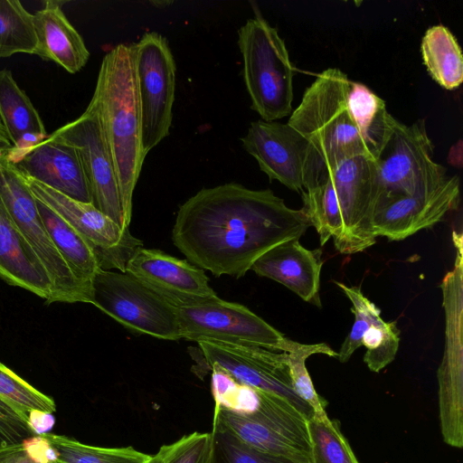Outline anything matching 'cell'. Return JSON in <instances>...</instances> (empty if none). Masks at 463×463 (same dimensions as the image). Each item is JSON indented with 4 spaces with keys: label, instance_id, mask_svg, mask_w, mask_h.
<instances>
[{
    "label": "cell",
    "instance_id": "obj_7",
    "mask_svg": "<svg viewBox=\"0 0 463 463\" xmlns=\"http://www.w3.org/2000/svg\"><path fill=\"white\" fill-rule=\"evenodd\" d=\"M433 152L423 119L405 125L395 118L374 159L373 203L387 195H420L437 189L447 176Z\"/></svg>",
    "mask_w": 463,
    "mask_h": 463
},
{
    "label": "cell",
    "instance_id": "obj_9",
    "mask_svg": "<svg viewBox=\"0 0 463 463\" xmlns=\"http://www.w3.org/2000/svg\"><path fill=\"white\" fill-rule=\"evenodd\" d=\"M182 338L288 352L291 339L243 305L214 296L176 307Z\"/></svg>",
    "mask_w": 463,
    "mask_h": 463
},
{
    "label": "cell",
    "instance_id": "obj_10",
    "mask_svg": "<svg viewBox=\"0 0 463 463\" xmlns=\"http://www.w3.org/2000/svg\"><path fill=\"white\" fill-rule=\"evenodd\" d=\"M146 155L169 135L175 90V62L165 36L147 32L134 44Z\"/></svg>",
    "mask_w": 463,
    "mask_h": 463
},
{
    "label": "cell",
    "instance_id": "obj_14",
    "mask_svg": "<svg viewBox=\"0 0 463 463\" xmlns=\"http://www.w3.org/2000/svg\"><path fill=\"white\" fill-rule=\"evenodd\" d=\"M72 146L80 157L91 194L92 204L123 229L126 224L117 176L101 131L95 107L52 133Z\"/></svg>",
    "mask_w": 463,
    "mask_h": 463
},
{
    "label": "cell",
    "instance_id": "obj_37",
    "mask_svg": "<svg viewBox=\"0 0 463 463\" xmlns=\"http://www.w3.org/2000/svg\"><path fill=\"white\" fill-rule=\"evenodd\" d=\"M27 455L35 463H57L58 452L47 434L33 435L21 443Z\"/></svg>",
    "mask_w": 463,
    "mask_h": 463
},
{
    "label": "cell",
    "instance_id": "obj_18",
    "mask_svg": "<svg viewBox=\"0 0 463 463\" xmlns=\"http://www.w3.org/2000/svg\"><path fill=\"white\" fill-rule=\"evenodd\" d=\"M30 177L72 199L92 203L90 187L76 149L52 134L14 165Z\"/></svg>",
    "mask_w": 463,
    "mask_h": 463
},
{
    "label": "cell",
    "instance_id": "obj_13",
    "mask_svg": "<svg viewBox=\"0 0 463 463\" xmlns=\"http://www.w3.org/2000/svg\"><path fill=\"white\" fill-rule=\"evenodd\" d=\"M322 178L327 179L331 185L343 222V237L336 250L353 254L373 245L376 241L372 230L376 192L374 159L364 155L349 157Z\"/></svg>",
    "mask_w": 463,
    "mask_h": 463
},
{
    "label": "cell",
    "instance_id": "obj_19",
    "mask_svg": "<svg viewBox=\"0 0 463 463\" xmlns=\"http://www.w3.org/2000/svg\"><path fill=\"white\" fill-rule=\"evenodd\" d=\"M320 250H307L299 239L285 241L261 255L251 266L256 274L281 283L304 301L321 307Z\"/></svg>",
    "mask_w": 463,
    "mask_h": 463
},
{
    "label": "cell",
    "instance_id": "obj_24",
    "mask_svg": "<svg viewBox=\"0 0 463 463\" xmlns=\"http://www.w3.org/2000/svg\"><path fill=\"white\" fill-rule=\"evenodd\" d=\"M423 62L431 78L446 90L463 80V55L457 38L443 24L428 28L420 44Z\"/></svg>",
    "mask_w": 463,
    "mask_h": 463
},
{
    "label": "cell",
    "instance_id": "obj_8",
    "mask_svg": "<svg viewBox=\"0 0 463 463\" xmlns=\"http://www.w3.org/2000/svg\"><path fill=\"white\" fill-rule=\"evenodd\" d=\"M90 303L134 332L182 338L176 307L127 272L99 269L91 280Z\"/></svg>",
    "mask_w": 463,
    "mask_h": 463
},
{
    "label": "cell",
    "instance_id": "obj_35",
    "mask_svg": "<svg viewBox=\"0 0 463 463\" xmlns=\"http://www.w3.org/2000/svg\"><path fill=\"white\" fill-rule=\"evenodd\" d=\"M211 432H193L173 443L163 445L148 463H211Z\"/></svg>",
    "mask_w": 463,
    "mask_h": 463
},
{
    "label": "cell",
    "instance_id": "obj_21",
    "mask_svg": "<svg viewBox=\"0 0 463 463\" xmlns=\"http://www.w3.org/2000/svg\"><path fill=\"white\" fill-rule=\"evenodd\" d=\"M0 278L45 299L52 297L49 275L22 236L0 196Z\"/></svg>",
    "mask_w": 463,
    "mask_h": 463
},
{
    "label": "cell",
    "instance_id": "obj_26",
    "mask_svg": "<svg viewBox=\"0 0 463 463\" xmlns=\"http://www.w3.org/2000/svg\"><path fill=\"white\" fill-rule=\"evenodd\" d=\"M0 120L14 145L25 134L48 135L39 112L10 70H0Z\"/></svg>",
    "mask_w": 463,
    "mask_h": 463
},
{
    "label": "cell",
    "instance_id": "obj_12",
    "mask_svg": "<svg viewBox=\"0 0 463 463\" xmlns=\"http://www.w3.org/2000/svg\"><path fill=\"white\" fill-rule=\"evenodd\" d=\"M24 179L35 198L45 203L93 247L101 269L125 272L134 251L143 245L92 203L72 199L30 177Z\"/></svg>",
    "mask_w": 463,
    "mask_h": 463
},
{
    "label": "cell",
    "instance_id": "obj_29",
    "mask_svg": "<svg viewBox=\"0 0 463 463\" xmlns=\"http://www.w3.org/2000/svg\"><path fill=\"white\" fill-rule=\"evenodd\" d=\"M287 354L294 392L313 410L314 417L319 419L326 417L327 402L316 392L306 367V361L312 354H320L337 357V353L326 343L308 345L291 340Z\"/></svg>",
    "mask_w": 463,
    "mask_h": 463
},
{
    "label": "cell",
    "instance_id": "obj_15",
    "mask_svg": "<svg viewBox=\"0 0 463 463\" xmlns=\"http://www.w3.org/2000/svg\"><path fill=\"white\" fill-rule=\"evenodd\" d=\"M459 203V178L447 177L434 191L420 195H387L373 206L372 230L382 236L401 241L430 228Z\"/></svg>",
    "mask_w": 463,
    "mask_h": 463
},
{
    "label": "cell",
    "instance_id": "obj_1",
    "mask_svg": "<svg viewBox=\"0 0 463 463\" xmlns=\"http://www.w3.org/2000/svg\"><path fill=\"white\" fill-rule=\"evenodd\" d=\"M310 226L302 209L269 190L229 183L203 188L179 208L175 246L193 265L216 277H243L274 246L299 239Z\"/></svg>",
    "mask_w": 463,
    "mask_h": 463
},
{
    "label": "cell",
    "instance_id": "obj_4",
    "mask_svg": "<svg viewBox=\"0 0 463 463\" xmlns=\"http://www.w3.org/2000/svg\"><path fill=\"white\" fill-rule=\"evenodd\" d=\"M238 36L251 109L265 121L288 116L292 110L294 71L284 40L260 14L248 19Z\"/></svg>",
    "mask_w": 463,
    "mask_h": 463
},
{
    "label": "cell",
    "instance_id": "obj_25",
    "mask_svg": "<svg viewBox=\"0 0 463 463\" xmlns=\"http://www.w3.org/2000/svg\"><path fill=\"white\" fill-rule=\"evenodd\" d=\"M349 112L375 159L393 120L385 102L367 86L351 80L346 96Z\"/></svg>",
    "mask_w": 463,
    "mask_h": 463
},
{
    "label": "cell",
    "instance_id": "obj_5",
    "mask_svg": "<svg viewBox=\"0 0 463 463\" xmlns=\"http://www.w3.org/2000/svg\"><path fill=\"white\" fill-rule=\"evenodd\" d=\"M258 403L248 413L214 409L213 426L228 431L259 451L288 458L298 463H310L305 417L279 396L261 390H258Z\"/></svg>",
    "mask_w": 463,
    "mask_h": 463
},
{
    "label": "cell",
    "instance_id": "obj_34",
    "mask_svg": "<svg viewBox=\"0 0 463 463\" xmlns=\"http://www.w3.org/2000/svg\"><path fill=\"white\" fill-rule=\"evenodd\" d=\"M211 463H298L291 458L254 449L228 431L213 426Z\"/></svg>",
    "mask_w": 463,
    "mask_h": 463
},
{
    "label": "cell",
    "instance_id": "obj_2",
    "mask_svg": "<svg viewBox=\"0 0 463 463\" xmlns=\"http://www.w3.org/2000/svg\"><path fill=\"white\" fill-rule=\"evenodd\" d=\"M90 103L96 109L110 155L126 224L131 221L133 194L146 154L134 44L120 43L102 59Z\"/></svg>",
    "mask_w": 463,
    "mask_h": 463
},
{
    "label": "cell",
    "instance_id": "obj_20",
    "mask_svg": "<svg viewBox=\"0 0 463 463\" xmlns=\"http://www.w3.org/2000/svg\"><path fill=\"white\" fill-rule=\"evenodd\" d=\"M64 2L48 0L33 14L37 36L35 55L55 62L69 73L80 71L88 62L90 52L81 35L62 11Z\"/></svg>",
    "mask_w": 463,
    "mask_h": 463
},
{
    "label": "cell",
    "instance_id": "obj_31",
    "mask_svg": "<svg viewBox=\"0 0 463 463\" xmlns=\"http://www.w3.org/2000/svg\"><path fill=\"white\" fill-rule=\"evenodd\" d=\"M0 399L17 411L27 422V413L39 410L53 413L54 401L0 362Z\"/></svg>",
    "mask_w": 463,
    "mask_h": 463
},
{
    "label": "cell",
    "instance_id": "obj_28",
    "mask_svg": "<svg viewBox=\"0 0 463 463\" xmlns=\"http://www.w3.org/2000/svg\"><path fill=\"white\" fill-rule=\"evenodd\" d=\"M58 452L57 463H148L150 456L132 447L103 448L46 433Z\"/></svg>",
    "mask_w": 463,
    "mask_h": 463
},
{
    "label": "cell",
    "instance_id": "obj_39",
    "mask_svg": "<svg viewBox=\"0 0 463 463\" xmlns=\"http://www.w3.org/2000/svg\"><path fill=\"white\" fill-rule=\"evenodd\" d=\"M0 463H35L24 451L21 443L0 449Z\"/></svg>",
    "mask_w": 463,
    "mask_h": 463
},
{
    "label": "cell",
    "instance_id": "obj_6",
    "mask_svg": "<svg viewBox=\"0 0 463 463\" xmlns=\"http://www.w3.org/2000/svg\"><path fill=\"white\" fill-rule=\"evenodd\" d=\"M4 155L0 156V196L22 236L49 275L52 297L48 303H90L91 285L80 281L72 274L43 224L36 198L24 175Z\"/></svg>",
    "mask_w": 463,
    "mask_h": 463
},
{
    "label": "cell",
    "instance_id": "obj_33",
    "mask_svg": "<svg viewBox=\"0 0 463 463\" xmlns=\"http://www.w3.org/2000/svg\"><path fill=\"white\" fill-rule=\"evenodd\" d=\"M335 283L350 299L351 310L354 316L352 329L337 353L338 360L341 363H345L362 345V337L365 330L381 318V310L363 294L360 287H347L338 281H335Z\"/></svg>",
    "mask_w": 463,
    "mask_h": 463
},
{
    "label": "cell",
    "instance_id": "obj_17",
    "mask_svg": "<svg viewBox=\"0 0 463 463\" xmlns=\"http://www.w3.org/2000/svg\"><path fill=\"white\" fill-rule=\"evenodd\" d=\"M241 140L270 180L296 192L304 191L307 142L296 129L288 123L260 119L250 123Z\"/></svg>",
    "mask_w": 463,
    "mask_h": 463
},
{
    "label": "cell",
    "instance_id": "obj_11",
    "mask_svg": "<svg viewBox=\"0 0 463 463\" xmlns=\"http://www.w3.org/2000/svg\"><path fill=\"white\" fill-rule=\"evenodd\" d=\"M208 368L220 370L239 383L286 400L307 420L313 410L294 392L288 354L260 346L198 342Z\"/></svg>",
    "mask_w": 463,
    "mask_h": 463
},
{
    "label": "cell",
    "instance_id": "obj_27",
    "mask_svg": "<svg viewBox=\"0 0 463 463\" xmlns=\"http://www.w3.org/2000/svg\"><path fill=\"white\" fill-rule=\"evenodd\" d=\"M36 49L33 14L18 0H0V58L35 54Z\"/></svg>",
    "mask_w": 463,
    "mask_h": 463
},
{
    "label": "cell",
    "instance_id": "obj_38",
    "mask_svg": "<svg viewBox=\"0 0 463 463\" xmlns=\"http://www.w3.org/2000/svg\"><path fill=\"white\" fill-rule=\"evenodd\" d=\"M54 422V417L51 412L32 410L27 413V424L34 435L50 433Z\"/></svg>",
    "mask_w": 463,
    "mask_h": 463
},
{
    "label": "cell",
    "instance_id": "obj_22",
    "mask_svg": "<svg viewBox=\"0 0 463 463\" xmlns=\"http://www.w3.org/2000/svg\"><path fill=\"white\" fill-rule=\"evenodd\" d=\"M462 347L447 345L438 370L440 429L446 444L463 447Z\"/></svg>",
    "mask_w": 463,
    "mask_h": 463
},
{
    "label": "cell",
    "instance_id": "obj_32",
    "mask_svg": "<svg viewBox=\"0 0 463 463\" xmlns=\"http://www.w3.org/2000/svg\"><path fill=\"white\" fill-rule=\"evenodd\" d=\"M399 344L400 330L396 323L379 318L362 337V345L366 347L364 363L372 372L379 373L394 360Z\"/></svg>",
    "mask_w": 463,
    "mask_h": 463
},
{
    "label": "cell",
    "instance_id": "obj_16",
    "mask_svg": "<svg viewBox=\"0 0 463 463\" xmlns=\"http://www.w3.org/2000/svg\"><path fill=\"white\" fill-rule=\"evenodd\" d=\"M125 272L175 307L216 296L203 269L159 250L137 248Z\"/></svg>",
    "mask_w": 463,
    "mask_h": 463
},
{
    "label": "cell",
    "instance_id": "obj_30",
    "mask_svg": "<svg viewBox=\"0 0 463 463\" xmlns=\"http://www.w3.org/2000/svg\"><path fill=\"white\" fill-rule=\"evenodd\" d=\"M307 431L310 463H359L338 420L313 416L307 420Z\"/></svg>",
    "mask_w": 463,
    "mask_h": 463
},
{
    "label": "cell",
    "instance_id": "obj_3",
    "mask_svg": "<svg viewBox=\"0 0 463 463\" xmlns=\"http://www.w3.org/2000/svg\"><path fill=\"white\" fill-rule=\"evenodd\" d=\"M350 81L336 68L323 71L289 117L288 124L307 142L304 190L345 159L359 155L373 158L347 107Z\"/></svg>",
    "mask_w": 463,
    "mask_h": 463
},
{
    "label": "cell",
    "instance_id": "obj_36",
    "mask_svg": "<svg viewBox=\"0 0 463 463\" xmlns=\"http://www.w3.org/2000/svg\"><path fill=\"white\" fill-rule=\"evenodd\" d=\"M33 435L26 420L0 399V449L20 444Z\"/></svg>",
    "mask_w": 463,
    "mask_h": 463
},
{
    "label": "cell",
    "instance_id": "obj_40",
    "mask_svg": "<svg viewBox=\"0 0 463 463\" xmlns=\"http://www.w3.org/2000/svg\"><path fill=\"white\" fill-rule=\"evenodd\" d=\"M12 146L13 145L0 120V156L5 154L12 147Z\"/></svg>",
    "mask_w": 463,
    "mask_h": 463
},
{
    "label": "cell",
    "instance_id": "obj_23",
    "mask_svg": "<svg viewBox=\"0 0 463 463\" xmlns=\"http://www.w3.org/2000/svg\"><path fill=\"white\" fill-rule=\"evenodd\" d=\"M36 204L52 241L72 274L80 281L91 285L92 279L101 269L91 244L37 198Z\"/></svg>",
    "mask_w": 463,
    "mask_h": 463
}]
</instances>
